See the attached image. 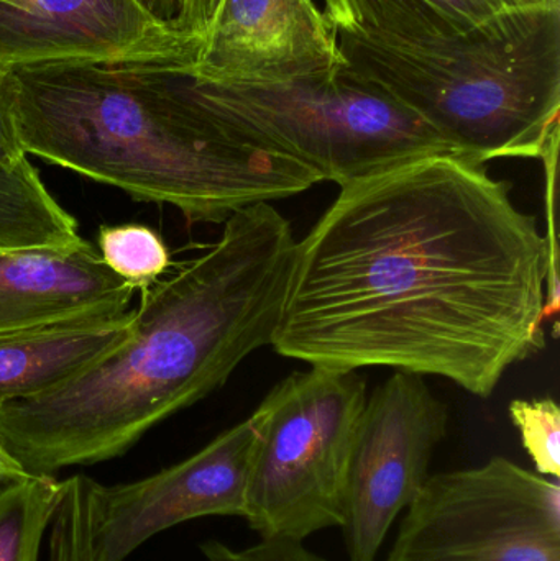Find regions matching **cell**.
Masks as SVG:
<instances>
[{"instance_id":"3","label":"cell","mask_w":560,"mask_h":561,"mask_svg":"<svg viewBox=\"0 0 560 561\" xmlns=\"http://www.w3.org/2000/svg\"><path fill=\"white\" fill-rule=\"evenodd\" d=\"M171 59L65 61L3 69L23 151L190 222H226L322 183L292 158L240 140L168 78Z\"/></svg>"},{"instance_id":"4","label":"cell","mask_w":560,"mask_h":561,"mask_svg":"<svg viewBox=\"0 0 560 561\" xmlns=\"http://www.w3.org/2000/svg\"><path fill=\"white\" fill-rule=\"evenodd\" d=\"M347 81L485 164L538 158L560 137V0L430 42L338 35Z\"/></svg>"},{"instance_id":"16","label":"cell","mask_w":560,"mask_h":561,"mask_svg":"<svg viewBox=\"0 0 560 561\" xmlns=\"http://www.w3.org/2000/svg\"><path fill=\"white\" fill-rule=\"evenodd\" d=\"M62 496V480L28 474L0 483V561H39Z\"/></svg>"},{"instance_id":"22","label":"cell","mask_w":560,"mask_h":561,"mask_svg":"<svg viewBox=\"0 0 560 561\" xmlns=\"http://www.w3.org/2000/svg\"><path fill=\"white\" fill-rule=\"evenodd\" d=\"M25 157L28 154L20 145L12 108H10L9 99L0 84V167H9Z\"/></svg>"},{"instance_id":"19","label":"cell","mask_w":560,"mask_h":561,"mask_svg":"<svg viewBox=\"0 0 560 561\" xmlns=\"http://www.w3.org/2000/svg\"><path fill=\"white\" fill-rule=\"evenodd\" d=\"M510 417L519 432L523 448L532 458L536 473L560 478V409L552 398L516 399Z\"/></svg>"},{"instance_id":"11","label":"cell","mask_w":560,"mask_h":561,"mask_svg":"<svg viewBox=\"0 0 560 561\" xmlns=\"http://www.w3.org/2000/svg\"><path fill=\"white\" fill-rule=\"evenodd\" d=\"M197 46L137 0L0 3V71L48 62L194 58Z\"/></svg>"},{"instance_id":"14","label":"cell","mask_w":560,"mask_h":561,"mask_svg":"<svg viewBox=\"0 0 560 561\" xmlns=\"http://www.w3.org/2000/svg\"><path fill=\"white\" fill-rule=\"evenodd\" d=\"M552 2L558 0H324L322 13L335 35L430 42Z\"/></svg>"},{"instance_id":"9","label":"cell","mask_w":560,"mask_h":561,"mask_svg":"<svg viewBox=\"0 0 560 561\" xmlns=\"http://www.w3.org/2000/svg\"><path fill=\"white\" fill-rule=\"evenodd\" d=\"M259 427L253 415L186 460L132 483L99 484L94 561H125L171 527L207 516H245Z\"/></svg>"},{"instance_id":"10","label":"cell","mask_w":560,"mask_h":561,"mask_svg":"<svg viewBox=\"0 0 560 561\" xmlns=\"http://www.w3.org/2000/svg\"><path fill=\"white\" fill-rule=\"evenodd\" d=\"M338 35L315 0H219L193 61L197 82L262 84L335 75Z\"/></svg>"},{"instance_id":"7","label":"cell","mask_w":560,"mask_h":561,"mask_svg":"<svg viewBox=\"0 0 560 561\" xmlns=\"http://www.w3.org/2000/svg\"><path fill=\"white\" fill-rule=\"evenodd\" d=\"M385 561H560L559 480L508 458L430 474Z\"/></svg>"},{"instance_id":"23","label":"cell","mask_w":560,"mask_h":561,"mask_svg":"<svg viewBox=\"0 0 560 561\" xmlns=\"http://www.w3.org/2000/svg\"><path fill=\"white\" fill-rule=\"evenodd\" d=\"M28 471L13 457L12 451L5 447L2 438H0V483L20 480V478L28 477Z\"/></svg>"},{"instance_id":"24","label":"cell","mask_w":560,"mask_h":561,"mask_svg":"<svg viewBox=\"0 0 560 561\" xmlns=\"http://www.w3.org/2000/svg\"><path fill=\"white\" fill-rule=\"evenodd\" d=\"M137 2L155 19L168 25H174L180 0H137Z\"/></svg>"},{"instance_id":"21","label":"cell","mask_w":560,"mask_h":561,"mask_svg":"<svg viewBox=\"0 0 560 561\" xmlns=\"http://www.w3.org/2000/svg\"><path fill=\"white\" fill-rule=\"evenodd\" d=\"M219 0H180L174 26L184 35L201 42Z\"/></svg>"},{"instance_id":"6","label":"cell","mask_w":560,"mask_h":561,"mask_svg":"<svg viewBox=\"0 0 560 561\" xmlns=\"http://www.w3.org/2000/svg\"><path fill=\"white\" fill-rule=\"evenodd\" d=\"M351 369L311 366L279 381L253 417L259 427L245 516L260 537L305 540L342 527L348 467L367 404Z\"/></svg>"},{"instance_id":"20","label":"cell","mask_w":560,"mask_h":561,"mask_svg":"<svg viewBox=\"0 0 560 561\" xmlns=\"http://www.w3.org/2000/svg\"><path fill=\"white\" fill-rule=\"evenodd\" d=\"M206 561H325L305 546V540L288 537H260V542L247 549H232L219 540L201 543Z\"/></svg>"},{"instance_id":"5","label":"cell","mask_w":560,"mask_h":561,"mask_svg":"<svg viewBox=\"0 0 560 561\" xmlns=\"http://www.w3.org/2000/svg\"><path fill=\"white\" fill-rule=\"evenodd\" d=\"M168 61L184 99L240 140L283 154L339 184L433 154L456 153L433 128L341 72L262 84L197 82ZM457 154V153H456Z\"/></svg>"},{"instance_id":"15","label":"cell","mask_w":560,"mask_h":561,"mask_svg":"<svg viewBox=\"0 0 560 561\" xmlns=\"http://www.w3.org/2000/svg\"><path fill=\"white\" fill-rule=\"evenodd\" d=\"M82 240L75 217L46 190L28 157L0 167V253L66 250Z\"/></svg>"},{"instance_id":"17","label":"cell","mask_w":560,"mask_h":561,"mask_svg":"<svg viewBox=\"0 0 560 561\" xmlns=\"http://www.w3.org/2000/svg\"><path fill=\"white\" fill-rule=\"evenodd\" d=\"M98 249L108 270L134 289H147L171 265L163 239L150 227L138 224L101 227Z\"/></svg>"},{"instance_id":"25","label":"cell","mask_w":560,"mask_h":561,"mask_svg":"<svg viewBox=\"0 0 560 561\" xmlns=\"http://www.w3.org/2000/svg\"><path fill=\"white\" fill-rule=\"evenodd\" d=\"M19 2V0H0V3H15Z\"/></svg>"},{"instance_id":"18","label":"cell","mask_w":560,"mask_h":561,"mask_svg":"<svg viewBox=\"0 0 560 561\" xmlns=\"http://www.w3.org/2000/svg\"><path fill=\"white\" fill-rule=\"evenodd\" d=\"M99 484L85 474L62 480L61 501L46 536V561H94Z\"/></svg>"},{"instance_id":"2","label":"cell","mask_w":560,"mask_h":561,"mask_svg":"<svg viewBox=\"0 0 560 561\" xmlns=\"http://www.w3.org/2000/svg\"><path fill=\"white\" fill-rule=\"evenodd\" d=\"M224 224L216 245L144 289L114 352L49 391L0 405V438L30 474L121 457L273 345L295 270L292 224L272 203Z\"/></svg>"},{"instance_id":"12","label":"cell","mask_w":560,"mask_h":561,"mask_svg":"<svg viewBox=\"0 0 560 561\" xmlns=\"http://www.w3.org/2000/svg\"><path fill=\"white\" fill-rule=\"evenodd\" d=\"M134 287L82 240L72 249L0 253V333L91 313L124 312Z\"/></svg>"},{"instance_id":"8","label":"cell","mask_w":560,"mask_h":561,"mask_svg":"<svg viewBox=\"0 0 560 561\" xmlns=\"http://www.w3.org/2000/svg\"><path fill=\"white\" fill-rule=\"evenodd\" d=\"M449 412L424 376L397 371L367 398L348 467V561H377L388 530L430 478Z\"/></svg>"},{"instance_id":"13","label":"cell","mask_w":560,"mask_h":561,"mask_svg":"<svg viewBox=\"0 0 560 561\" xmlns=\"http://www.w3.org/2000/svg\"><path fill=\"white\" fill-rule=\"evenodd\" d=\"M134 316L91 313L0 333V405L49 391L114 352Z\"/></svg>"},{"instance_id":"1","label":"cell","mask_w":560,"mask_h":561,"mask_svg":"<svg viewBox=\"0 0 560 561\" xmlns=\"http://www.w3.org/2000/svg\"><path fill=\"white\" fill-rule=\"evenodd\" d=\"M559 312L538 220L485 164L433 154L341 186L296 247L273 348L318 368H393L487 399Z\"/></svg>"}]
</instances>
